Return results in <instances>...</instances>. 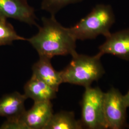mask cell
I'll return each mask as SVG.
<instances>
[{
    "label": "cell",
    "instance_id": "obj_1",
    "mask_svg": "<svg viewBox=\"0 0 129 129\" xmlns=\"http://www.w3.org/2000/svg\"><path fill=\"white\" fill-rule=\"evenodd\" d=\"M42 25L37 34L27 41L37 51L39 56L51 59L56 55L73 56L77 53L76 41L69 28L63 26L55 15L43 17Z\"/></svg>",
    "mask_w": 129,
    "mask_h": 129
},
{
    "label": "cell",
    "instance_id": "obj_2",
    "mask_svg": "<svg viewBox=\"0 0 129 129\" xmlns=\"http://www.w3.org/2000/svg\"><path fill=\"white\" fill-rule=\"evenodd\" d=\"M115 22L111 5L98 4L69 29L77 40L94 39L100 35L106 38L111 35L110 30Z\"/></svg>",
    "mask_w": 129,
    "mask_h": 129
},
{
    "label": "cell",
    "instance_id": "obj_3",
    "mask_svg": "<svg viewBox=\"0 0 129 129\" xmlns=\"http://www.w3.org/2000/svg\"><path fill=\"white\" fill-rule=\"evenodd\" d=\"M69 64L61 71L63 83L87 88L94 81H98L105 73L98 54L93 56L78 54L72 56Z\"/></svg>",
    "mask_w": 129,
    "mask_h": 129
},
{
    "label": "cell",
    "instance_id": "obj_4",
    "mask_svg": "<svg viewBox=\"0 0 129 129\" xmlns=\"http://www.w3.org/2000/svg\"><path fill=\"white\" fill-rule=\"evenodd\" d=\"M104 93L99 87L85 88L80 103L83 128L107 129L104 112Z\"/></svg>",
    "mask_w": 129,
    "mask_h": 129
},
{
    "label": "cell",
    "instance_id": "obj_5",
    "mask_svg": "<svg viewBox=\"0 0 129 129\" xmlns=\"http://www.w3.org/2000/svg\"><path fill=\"white\" fill-rule=\"evenodd\" d=\"M123 95L114 87L104 93V112L108 129L129 128L127 122V109Z\"/></svg>",
    "mask_w": 129,
    "mask_h": 129
},
{
    "label": "cell",
    "instance_id": "obj_6",
    "mask_svg": "<svg viewBox=\"0 0 129 129\" xmlns=\"http://www.w3.org/2000/svg\"><path fill=\"white\" fill-rule=\"evenodd\" d=\"M0 15L37 25L35 10L28 4L27 0H0Z\"/></svg>",
    "mask_w": 129,
    "mask_h": 129
},
{
    "label": "cell",
    "instance_id": "obj_7",
    "mask_svg": "<svg viewBox=\"0 0 129 129\" xmlns=\"http://www.w3.org/2000/svg\"><path fill=\"white\" fill-rule=\"evenodd\" d=\"M51 101L34 102L21 117L25 129H45L53 115Z\"/></svg>",
    "mask_w": 129,
    "mask_h": 129
},
{
    "label": "cell",
    "instance_id": "obj_8",
    "mask_svg": "<svg viewBox=\"0 0 129 129\" xmlns=\"http://www.w3.org/2000/svg\"><path fill=\"white\" fill-rule=\"evenodd\" d=\"M97 54L102 57L109 54L129 61V28L111 33L106 37L105 41L99 47Z\"/></svg>",
    "mask_w": 129,
    "mask_h": 129
},
{
    "label": "cell",
    "instance_id": "obj_9",
    "mask_svg": "<svg viewBox=\"0 0 129 129\" xmlns=\"http://www.w3.org/2000/svg\"><path fill=\"white\" fill-rule=\"evenodd\" d=\"M49 58L39 56V59L32 67V75L40 79L53 88L57 92L60 85L63 83L61 71L54 69Z\"/></svg>",
    "mask_w": 129,
    "mask_h": 129
},
{
    "label": "cell",
    "instance_id": "obj_10",
    "mask_svg": "<svg viewBox=\"0 0 129 129\" xmlns=\"http://www.w3.org/2000/svg\"><path fill=\"white\" fill-rule=\"evenodd\" d=\"M57 91L40 79L32 75L24 87V94L34 102L51 101L55 99Z\"/></svg>",
    "mask_w": 129,
    "mask_h": 129
},
{
    "label": "cell",
    "instance_id": "obj_11",
    "mask_svg": "<svg viewBox=\"0 0 129 129\" xmlns=\"http://www.w3.org/2000/svg\"><path fill=\"white\" fill-rule=\"evenodd\" d=\"M27 99L18 92L5 94L0 99V116L7 119L21 117L26 111L24 103Z\"/></svg>",
    "mask_w": 129,
    "mask_h": 129
},
{
    "label": "cell",
    "instance_id": "obj_12",
    "mask_svg": "<svg viewBox=\"0 0 129 129\" xmlns=\"http://www.w3.org/2000/svg\"><path fill=\"white\" fill-rule=\"evenodd\" d=\"M80 120H77L74 112L61 111L53 114L45 129H82Z\"/></svg>",
    "mask_w": 129,
    "mask_h": 129
},
{
    "label": "cell",
    "instance_id": "obj_13",
    "mask_svg": "<svg viewBox=\"0 0 129 129\" xmlns=\"http://www.w3.org/2000/svg\"><path fill=\"white\" fill-rule=\"evenodd\" d=\"M27 40L20 36L7 18L0 15V46L10 45L14 41Z\"/></svg>",
    "mask_w": 129,
    "mask_h": 129
},
{
    "label": "cell",
    "instance_id": "obj_14",
    "mask_svg": "<svg viewBox=\"0 0 129 129\" xmlns=\"http://www.w3.org/2000/svg\"><path fill=\"white\" fill-rule=\"evenodd\" d=\"M83 0H42L41 9L55 15L65 6L81 2Z\"/></svg>",
    "mask_w": 129,
    "mask_h": 129
},
{
    "label": "cell",
    "instance_id": "obj_15",
    "mask_svg": "<svg viewBox=\"0 0 129 129\" xmlns=\"http://www.w3.org/2000/svg\"><path fill=\"white\" fill-rule=\"evenodd\" d=\"M124 97V100L125 104L126 105L127 107L128 108L129 107V91L127 92V93L125 95H123Z\"/></svg>",
    "mask_w": 129,
    "mask_h": 129
}]
</instances>
